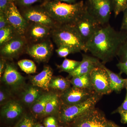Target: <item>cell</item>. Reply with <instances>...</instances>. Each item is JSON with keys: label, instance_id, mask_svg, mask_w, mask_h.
Masks as SVG:
<instances>
[{"label": "cell", "instance_id": "obj_1", "mask_svg": "<svg viewBox=\"0 0 127 127\" xmlns=\"http://www.w3.org/2000/svg\"><path fill=\"white\" fill-rule=\"evenodd\" d=\"M127 40V32L118 31L109 24L101 26L86 43L88 51L103 64L117 56L121 46Z\"/></svg>", "mask_w": 127, "mask_h": 127}, {"label": "cell", "instance_id": "obj_2", "mask_svg": "<svg viewBox=\"0 0 127 127\" xmlns=\"http://www.w3.org/2000/svg\"><path fill=\"white\" fill-rule=\"evenodd\" d=\"M41 5L59 25H74L86 8V3L82 0L73 4L45 1Z\"/></svg>", "mask_w": 127, "mask_h": 127}, {"label": "cell", "instance_id": "obj_3", "mask_svg": "<svg viewBox=\"0 0 127 127\" xmlns=\"http://www.w3.org/2000/svg\"><path fill=\"white\" fill-rule=\"evenodd\" d=\"M51 36L58 47H68L74 53L88 51L86 44L73 25H58L52 30Z\"/></svg>", "mask_w": 127, "mask_h": 127}, {"label": "cell", "instance_id": "obj_4", "mask_svg": "<svg viewBox=\"0 0 127 127\" xmlns=\"http://www.w3.org/2000/svg\"><path fill=\"white\" fill-rule=\"evenodd\" d=\"M102 96L96 93L83 102L66 106L61 105L58 112V119L60 123L70 125L87 112L95 108Z\"/></svg>", "mask_w": 127, "mask_h": 127}, {"label": "cell", "instance_id": "obj_5", "mask_svg": "<svg viewBox=\"0 0 127 127\" xmlns=\"http://www.w3.org/2000/svg\"><path fill=\"white\" fill-rule=\"evenodd\" d=\"M85 3L87 11L101 26L109 24L113 0H87Z\"/></svg>", "mask_w": 127, "mask_h": 127}, {"label": "cell", "instance_id": "obj_6", "mask_svg": "<svg viewBox=\"0 0 127 127\" xmlns=\"http://www.w3.org/2000/svg\"><path fill=\"white\" fill-rule=\"evenodd\" d=\"M113 123L107 119L102 111L95 107L70 125L71 127H114Z\"/></svg>", "mask_w": 127, "mask_h": 127}, {"label": "cell", "instance_id": "obj_7", "mask_svg": "<svg viewBox=\"0 0 127 127\" xmlns=\"http://www.w3.org/2000/svg\"><path fill=\"white\" fill-rule=\"evenodd\" d=\"M21 14L28 22L41 24L52 30L59 25L40 5L21 8Z\"/></svg>", "mask_w": 127, "mask_h": 127}, {"label": "cell", "instance_id": "obj_8", "mask_svg": "<svg viewBox=\"0 0 127 127\" xmlns=\"http://www.w3.org/2000/svg\"><path fill=\"white\" fill-rule=\"evenodd\" d=\"M73 25L86 45L101 26L89 13L87 7L81 16Z\"/></svg>", "mask_w": 127, "mask_h": 127}, {"label": "cell", "instance_id": "obj_9", "mask_svg": "<svg viewBox=\"0 0 127 127\" xmlns=\"http://www.w3.org/2000/svg\"><path fill=\"white\" fill-rule=\"evenodd\" d=\"M93 90L70 87L59 95L62 104L69 106L85 101L95 95Z\"/></svg>", "mask_w": 127, "mask_h": 127}, {"label": "cell", "instance_id": "obj_10", "mask_svg": "<svg viewBox=\"0 0 127 127\" xmlns=\"http://www.w3.org/2000/svg\"><path fill=\"white\" fill-rule=\"evenodd\" d=\"M104 65L95 68L90 73L93 91L102 96L112 92L110 88L109 76L103 67Z\"/></svg>", "mask_w": 127, "mask_h": 127}, {"label": "cell", "instance_id": "obj_11", "mask_svg": "<svg viewBox=\"0 0 127 127\" xmlns=\"http://www.w3.org/2000/svg\"><path fill=\"white\" fill-rule=\"evenodd\" d=\"M9 25L20 35L25 36L29 22L21 14L14 2H10L5 13Z\"/></svg>", "mask_w": 127, "mask_h": 127}, {"label": "cell", "instance_id": "obj_12", "mask_svg": "<svg viewBox=\"0 0 127 127\" xmlns=\"http://www.w3.org/2000/svg\"><path fill=\"white\" fill-rule=\"evenodd\" d=\"M53 46L49 40H45L28 46L27 47V54L38 62H46L51 56Z\"/></svg>", "mask_w": 127, "mask_h": 127}, {"label": "cell", "instance_id": "obj_13", "mask_svg": "<svg viewBox=\"0 0 127 127\" xmlns=\"http://www.w3.org/2000/svg\"><path fill=\"white\" fill-rule=\"evenodd\" d=\"M27 45L25 36L18 35L0 47V55L3 58H14L22 52Z\"/></svg>", "mask_w": 127, "mask_h": 127}, {"label": "cell", "instance_id": "obj_14", "mask_svg": "<svg viewBox=\"0 0 127 127\" xmlns=\"http://www.w3.org/2000/svg\"><path fill=\"white\" fill-rule=\"evenodd\" d=\"M104 65L100 60L94 56H91L86 54H83L82 59L77 68L69 73L68 77H74L90 73L94 69Z\"/></svg>", "mask_w": 127, "mask_h": 127}, {"label": "cell", "instance_id": "obj_15", "mask_svg": "<svg viewBox=\"0 0 127 127\" xmlns=\"http://www.w3.org/2000/svg\"><path fill=\"white\" fill-rule=\"evenodd\" d=\"M52 29L44 25L37 23H29L25 36L34 42H38L46 40L51 35Z\"/></svg>", "mask_w": 127, "mask_h": 127}, {"label": "cell", "instance_id": "obj_16", "mask_svg": "<svg viewBox=\"0 0 127 127\" xmlns=\"http://www.w3.org/2000/svg\"><path fill=\"white\" fill-rule=\"evenodd\" d=\"M25 78L13 64L7 63L6 68L2 75V80L7 86L12 88L20 86L24 82Z\"/></svg>", "mask_w": 127, "mask_h": 127}, {"label": "cell", "instance_id": "obj_17", "mask_svg": "<svg viewBox=\"0 0 127 127\" xmlns=\"http://www.w3.org/2000/svg\"><path fill=\"white\" fill-rule=\"evenodd\" d=\"M23 108L18 102L9 101L4 104L1 111L2 117L7 120H13L19 118L22 115Z\"/></svg>", "mask_w": 127, "mask_h": 127}, {"label": "cell", "instance_id": "obj_18", "mask_svg": "<svg viewBox=\"0 0 127 127\" xmlns=\"http://www.w3.org/2000/svg\"><path fill=\"white\" fill-rule=\"evenodd\" d=\"M52 75V69L50 67L46 66L40 73L32 77L31 81L33 86L48 91Z\"/></svg>", "mask_w": 127, "mask_h": 127}, {"label": "cell", "instance_id": "obj_19", "mask_svg": "<svg viewBox=\"0 0 127 127\" xmlns=\"http://www.w3.org/2000/svg\"><path fill=\"white\" fill-rule=\"evenodd\" d=\"M103 67L109 75L111 91L112 92L114 91L117 93H119L123 89L125 88L126 79L123 78L120 73H115L104 65L103 66Z\"/></svg>", "mask_w": 127, "mask_h": 127}, {"label": "cell", "instance_id": "obj_20", "mask_svg": "<svg viewBox=\"0 0 127 127\" xmlns=\"http://www.w3.org/2000/svg\"><path fill=\"white\" fill-rule=\"evenodd\" d=\"M61 105V102L59 96L57 94H52L41 116L46 117L52 115L54 114L58 113Z\"/></svg>", "mask_w": 127, "mask_h": 127}, {"label": "cell", "instance_id": "obj_21", "mask_svg": "<svg viewBox=\"0 0 127 127\" xmlns=\"http://www.w3.org/2000/svg\"><path fill=\"white\" fill-rule=\"evenodd\" d=\"M42 94L38 87L33 85L25 90L23 94L22 101L27 105L31 106Z\"/></svg>", "mask_w": 127, "mask_h": 127}, {"label": "cell", "instance_id": "obj_22", "mask_svg": "<svg viewBox=\"0 0 127 127\" xmlns=\"http://www.w3.org/2000/svg\"><path fill=\"white\" fill-rule=\"evenodd\" d=\"M70 80L73 86L93 91L91 83L90 73L72 77Z\"/></svg>", "mask_w": 127, "mask_h": 127}, {"label": "cell", "instance_id": "obj_23", "mask_svg": "<svg viewBox=\"0 0 127 127\" xmlns=\"http://www.w3.org/2000/svg\"><path fill=\"white\" fill-rule=\"evenodd\" d=\"M52 94H45L42 95L31 106V110L34 115L42 116Z\"/></svg>", "mask_w": 127, "mask_h": 127}, {"label": "cell", "instance_id": "obj_24", "mask_svg": "<svg viewBox=\"0 0 127 127\" xmlns=\"http://www.w3.org/2000/svg\"><path fill=\"white\" fill-rule=\"evenodd\" d=\"M70 80L62 76L52 77L50 82V88L61 91H65L70 87Z\"/></svg>", "mask_w": 127, "mask_h": 127}, {"label": "cell", "instance_id": "obj_25", "mask_svg": "<svg viewBox=\"0 0 127 127\" xmlns=\"http://www.w3.org/2000/svg\"><path fill=\"white\" fill-rule=\"evenodd\" d=\"M18 35L11 26L0 30V46L3 45L8 41Z\"/></svg>", "mask_w": 127, "mask_h": 127}, {"label": "cell", "instance_id": "obj_26", "mask_svg": "<svg viewBox=\"0 0 127 127\" xmlns=\"http://www.w3.org/2000/svg\"><path fill=\"white\" fill-rule=\"evenodd\" d=\"M81 62L71 59H65L61 64L57 65V68L61 72H65L68 74L76 69L80 64Z\"/></svg>", "mask_w": 127, "mask_h": 127}, {"label": "cell", "instance_id": "obj_27", "mask_svg": "<svg viewBox=\"0 0 127 127\" xmlns=\"http://www.w3.org/2000/svg\"><path fill=\"white\" fill-rule=\"evenodd\" d=\"M17 64L21 70L27 74H32L36 72V65L31 60L23 59L19 61Z\"/></svg>", "mask_w": 127, "mask_h": 127}, {"label": "cell", "instance_id": "obj_28", "mask_svg": "<svg viewBox=\"0 0 127 127\" xmlns=\"http://www.w3.org/2000/svg\"><path fill=\"white\" fill-rule=\"evenodd\" d=\"M36 123L34 118L30 115H23L15 127H35Z\"/></svg>", "mask_w": 127, "mask_h": 127}, {"label": "cell", "instance_id": "obj_29", "mask_svg": "<svg viewBox=\"0 0 127 127\" xmlns=\"http://www.w3.org/2000/svg\"><path fill=\"white\" fill-rule=\"evenodd\" d=\"M113 12L117 17L127 8V0H113Z\"/></svg>", "mask_w": 127, "mask_h": 127}, {"label": "cell", "instance_id": "obj_30", "mask_svg": "<svg viewBox=\"0 0 127 127\" xmlns=\"http://www.w3.org/2000/svg\"><path fill=\"white\" fill-rule=\"evenodd\" d=\"M45 0H16L14 2L17 6L21 8H25L32 6V4L37 2L45 1Z\"/></svg>", "mask_w": 127, "mask_h": 127}, {"label": "cell", "instance_id": "obj_31", "mask_svg": "<svg viewBox=\"0 0 127 127\" xmlns=\"http://www.w3.org/2000/svg\"><path fill=\"white\" fill-rule=\"evenodd\" d=\"M56 52L58 56L62 58H65L70 54L75 53L71 48L67 46L58 47Z\"/></svg>", "mask_w": 127, "mask_h": 127}, {"label": "cell", "instance_id": "obj_32", "mask_svg": "<svg viewBox=\"0 0 127 127\" xmlns=\"http://www.w3.org/2000/svg\"><path fill=\"white\" fill-rule=\"evenodd\" d=\"M121 62L127 61V40L120 48L118 54Z\"/></svg>", "mask_w": 127, "mask_h": 127}, {"label": "cell", "instance_id": "obj_33", "mask_svg": "<svg viewBox=\"0 0 127 127\" xmlns=\"http://www.w3.org/2000/svg\"><path fill=\"white\" fill-rule=\"evenodd\" d=\"M43 125L45 127H57V119L53 116H48L44 120Z\"/></svg>", "mask_w": 127, "mask_h": 127}, {"label": "cell", "instance_id": "obj_34", "mask_svg": "<svg viewBox=\"0 0 127 127\" xmlns=\"http://www.w3.org/2000/svg\"><path fill=\"white\" fill-rule=\"evenodd\" d=\"M9 95L7 92L2 89L0 91V103L1 105H4L7 103Z\"/></svg>", "mask_w": 127, "mask_h": 127}, {"label": "cell", "instance_id": "obj_35", "mask_svg": "<svg viewBox=\"0 0 127 127\" xmlns=\"http://www.w3.org/2000/svg\"><path fill=\"white\" fill-rule=\"evenodd\" d=\"M10 26L5 13L0 12V30Z\"/></svg>", "mask_w": 127, "mask_h": 127}, {"label": "cell", "instance_id": "obj_36", "mask_svg": "<svg viewBox=\"0 0 127 127\" xmlns=\"http://www.w3.org/2000/svg\"><path fill=\"white\" fill-rule=\"evenodd\" d=\"M118 68L120 70L119 73H124L127 76V61L125 62H120L117 65Z\"/></svg>", "mask_w": 127, "mask_h": 127}, {"label": "cell", "instance_id": "obj_37", "mask_svg": "<svg viewBox=\"0 0 127 127\" xmlns=\"http://www.w3.org/2000/svg\"><path fill=\"white\" fill-rule=\"evenodd\" d=\"M10 2L9 0H0V12L5 13Z\"/></svg>", "mask_w": 127, "mask_h": 127}, {"label": "cell", "instance_id": "obj_38", "mask_svg": "<svg viewBox=\"0 0 127 127\" xmlns=\"http://www.w3.org/2000/svg\"><path fill=\"white\" fill-rule=\"evenodd\" d=\"M123 17L121 25V31L127 32V8L124 11Z\"/></svg>", "mask_w": 127, "mask_h": 127}, {"label": "cell", "instance_id": "obj_39", "mask_svg": "<svg viewBox=\"0 0 127 127\" xmlns=\"http://www.w3.org/2000/svg\"><path fill=\"white\" fill-rule=\"evenodd\" d=\"M127 111V90L125 100L122 104L114 111L113 113H117L119 111Z\"/></svg>", "mask_w": 127, "mask_h": 127}, {"label": "cell", "instance_id": "obj_40", "mask_svg": "<svg viewBox=\"0 0 127 127\" xmlns=\"http://www.w3.org/2000/svg\"><path fill=\"white\" fill-rule=\"evenodd\" d=\"M6 63L4 58H1L0 61V77H1L4 72L6 67Z\"/></svg>", "mask_w": 127, "mask_h": 127}, {"label": "cell", "instance_id": "obj_41", "mask_svg": "<svg viewBox=\"0 0 127 127\" xmlns=\"http://www.w3.org/2000/svg\"><path fill=\"white\" fill-rule=\"evenodd\" d=\"M117 113L120 114L121 117V122L124 124H127V111H119Z\"/></svg>", "mask_w": 127, "mask_h": 127}, {"label": "cell", "instance_id": "obj_42", "mask_svg": "<svg viewBox=\"0 0 127 127\" xmlns=\"http://www.w3.org/2000/svg\"><path fill=\"white\" fill-rule=\"evenodd\" d=\"M61 1V2H65L66 3H69V4H73L76 2V0H45V1Z\"/></svg>", "mask_w": 127, "mask_h": 127}, {"label": "cell", "instance_id": "obj_43", "mask_svg": "<svg viewBox=\"0 0 127 127\" xmlns=\"http://www.w3.org/2000/svg\"><path fill=\"white\" fill-rule=\"evenodd\" d=\"M35 127H45L44 125H43L40 123H36L35 125Z\"/></svg>", "mask_w": 127, "mask_h": 127}, {"label": "cell", "instance_id": "obj_44", "mask_svg": "<svg viewBox=\"0 0 127 127\" xmlns=\"http://www.w3.org/2000/svg\"><path fill=\"white\" fill-rule=\"evenodd\" d=\"M125 88L126 89V90H127V78L126 79V81H125Z\"/></svg>", "mask_w": 127, "mask_h": 127}, {"label": "cell", "instance_id": "obj_45", "mask_svg": "<svg viewBox=\"0 0 127 127\" xmlns=\"http://www.w3.org/2000/svg\"><path fill=\"white\" fill-rule=\"evenodd\" d=\"M113 127H123L118 126V125H117V124H115L114 123H113Z\"/></svg>", "mask_w": 127, "mask_h": 127}, {"label": "cell", "instance_id": "obj_46", "mask_svg": "<svg viewBox=\"0 0 127 127\" xmlns=\"http://www.w3.org/2000/svg\"><path fill=\"white\" fill-rule=\"evenodd\" d=\"M16 0H9V1L10 2H15Z\"/></svg>", "mask_w": 127, "mask_h": 127}, {"label": "cell", "instance_id": "obj_47", "mask_svg": "<svg viewBox=\"0 0 127 127\" xmlns=\"http://www.w3.org/2000/svg\"><path fill=\"white\" fill-rule=\"evenodd\" d=\"M57 127H68L65 126H58Z\"/></svg>", "mask_w": 127, "mask_h": 127}]
</instances>
